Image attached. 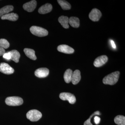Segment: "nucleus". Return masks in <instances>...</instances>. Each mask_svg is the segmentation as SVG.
Returning <instances> with one entry per match:
<instances>
[{
	"mask_svg": "<svg viewBox=\"0 0 125 125\" xmlns=\"http://www.w3.org/2000/svg\"><path fill=\"white\" fill-rule=\"evenodd\" d=\"M37 5V1L35 0H33L24 4L23 5V8L26 11L31 12L36 9Z\"/></svg>",
	"mask_w": 125,
	"mask_h": 125,
	"instance_id": "9",
	"label": "nucleus"
},
{
	"mask_svg": "<svg viewBox=\"0 0 125 125\" xmlns=\"http://www.w3.org/2000/svg\"><path fill=\"white\" fill-rule=\"evenodd\" d=\"M19 16L17 14L12 13H8L2 16L1 17V19L3 20H7L10 21H15L18 20Z\"/></svg>",
	"mask_w": 125,
	"mask_h": 125,
	"instance_id": "14",
	"label": "nucleus"
},
{
	"mask_svg": "<svg viewBox=\"0 0 125 125\" xmlns=\"http://www.w3.org/2000/svg\"><path fill=\"white\" fill-rule=\"evenodd\" d=\"M31 33L38 37H43L47 36L48 32L46 30L37 26H33L30 28Z\"/></svg>",
	"mask_w": 125,
	"mask_h": 125,
	"instance_id": "2",
	"label": "nucleus"
},
{
	"mask_svg": "<svg viewBox=\"0 0 125 125\" xmlns=\"http://www.w3.org/2000/svg\"><path fill=\"white\" fill-rule=\"evenodd\" d=\"M52 6L51 4H47L43 5L38 10V12L40 14H46L49 13L52 10Z\"/></svg>",
	"mask_w": 125,
	"mask_h": 125,
	"instance_id": "12",
	"label": "nucleus"
},
{
	"mask_svg": "<svg viewBox=\"0 0 125 125\" xmlns=\"http://www.w3.org/2000/svg\"><path fill=\"white\" fill-rule=\"evenodd\" d=\"M9 47L10 43L7 40L4 39H0V47L4 49H7Z\"/></svg>",
	"mask_w": 125,
	"mask_h": 125,
	"instance_id": "23",
	"label": "nucleus"
},
{
	"mask_svg": "<svg viewBox=\"0 0 125 125\" xmlns=\"http://www.w3.org/2000/svg\"><path fill=\"white\" fill-rule=\"evenodd\" d=\"M102 15V13L99 10L97 9H94L90 13L89 18L92 21L97 22L99 20Z\"/></svg>",
	"mask_w": 125,
	"mask_h": 125,
	"instance_id": "7",
	"label": "nucleus"
},
{
	"mask_svg": "<svg viewBox=\"0 0 125 125\" xmlns=\"http://www.w3.org/2000/svg\"><path fill=\"white\" fill-rule=\"evenodd\" d=\"M5 53V51L4 49L0 47V56L3 55Z\"/></svg>",
	"mask_w": 125,
	"mask_h": 125,
	"instance_id": "27",
	"label": "nucleus"
},
{
	"mask_svg": "<svg viewBox=\"0 0 125 125\" xmlns=\"http://www.w3.org/2000/svg\"><path fill=\"white\" fill-rule=\"evenodd\" d=\"M81 79L80 72L79 70H76L73 72L71 82L74 85L77 84Z\"/></svg>",
	"mask_w": 125,
	"mask_h": 125,
	"instance_id": "13",
	"label": "nucleus"
},
{
	"mask_svg": "<svg viewBox=\"0 0 125 125\" xmlns=\"http://www.w3.org/2000/svg\"><path fill=\"white\" fill-rule=\"evenodd\" d=\"M14 69L7 63H0V72L6 74H10L14 73Z\"/></svg>",
	"mask_w": 125,
	"mask_h": 125,
	"instance_id": "6",
	"label": "nucleus"
},
{
	"mask_svg": "<svg viewBox=\"0 0 125 125\" xmlns=\"http://www.w3.org/2000/svg\"><path fill=\"white\" fill-rule=\"evenodd\" d=\"M120 74V72L116 71L108 75L104 78L103 83L105 84L114 85L118 81Z\"/></svg>",
	"mask_w": 125,
	"mask_h": 125,
	"instance_id": "1",
	"label": "nucleus"
},
{
	"mask_svg": "<svg viewBox=\"0 0 125 125\" xmlns=\"http://www.w3.org/2000/svg\"><path fill=\"white\" fill-rule=\"evenodd\" d=\"M73 73V71L70 69H68L66 71L64 75V79L65 83H69L71 82Z\"/></svg>",
	"mask_w": 125,
	"mask_h": 125,
	"instance_id": "20",
	"label": "nucleus"
},
{
	"mask_svg": "<svg viewBox=\"0 0 125 125\" xmlns=\"http://www.w3.org/2000/svg\"><path fill=\"white\" fill-rule=\"evenodd\" d=\"M49 70L46 68H40L36 70L34 74L37 77L40 78H45L48 75Z\"/></svg>",
	"mask_w": 125,
	"mask_h": 125,
	"instance_id": "10",
	"label": "nucleus"
},
{
	"mask_svg": "<svg viewBox=\"0 0 125 125\" xmlns=\"http://www.w3.org/2000/svg\"><path fill=\"white\" fill-rule=\"evenodd\" d=\"M114 122L118 125H125V117L123 115L117 116L114 118Z\"/></svg>",
	"mask_w": 125,
	"mask_h": 125,
	"instance_id": "22",
	"label": "nucleus"
},
{
	"mask_svg": "<svg viewBox=\"0 0 125 125\" xmlns=\"http://www.w3.org/2000/svg\"><path fill=\"white\" fill-rule=\"evenodd\" d=\"M69 23L73 28H78L80 26V20L77 17H71L69 18Z\"/></svg>",
	"mask_w": 125,
	"mask_h": 125,
	"instance_id": "18",
	"label": "nucleus"
},
{
	"mask_svg": "<svg viewBox=\"0 0 125 125\" xmlns=\"http://www.w3.org/2000/svg\"><path fill=\"white\" fill-rule=\"evenodd\" d=\"M58 22L62 27L65 29H68L69 27V18L68 17L62 16L58 18Z\"/></svg>",
	"mask_w": 125,
	"mask_h": 125,
	"instance_id": "15",
	"label": "nucleus"
},
{
	"mask_svg": "<svg viewBox=\"0 0 125 125\" xmlns=\"http://www.w3.org/2000/svg\"><path fill=\"white\" fill-rule=\"evenodd\" d=\"M23 103L22 98L17 96L9 97L6 99L5 103L10 106H18L22 105Z\"/></svg>",
	"mask_w": 125,
	"mask_h": 125,
	"instance_id": "3",
	"label": "nucleus"
},
{
	"mask_svg": "<svg viewBox=\"0 0 125 125\" xmlns=\"http://www.w3.org/2000/svg\"><path fill=\"white\" fill-rule=\"evenodd\" d=\"M111 43L112 47L113 48H114V49L116 48V45H115V43H114V41H113V40H111Z\"/></svg>",
	"mask_w": 125,
	"mask_h": 125,
	"instance_id": "28",
	"label": "nucleus"
},
{
	"mask_svg": "<svg viewBox=\"0 0 125 125\" xmlns=\"http://www.w3.org/2000/svg\"><path fill=\"white\" fill-rule=\"evenodd\" d=\"M60 98L63 101H68L71 104H74L76 102L75 96L69 93H62L60 94Z\"/></svg>",
	"mask_w": 125,
	"mask_h": 125,
	"instance_id": "5",
	"label": "nucleus"
},
{
	"mask_svg": "<svg viewBox=\"0 0 125 125\" xmlns=\"http://www.w3.org/2000/svg\"><path fill=\"white\" fill-rule=\"evenodd\" d=\"M3 58L7 59V60H10V53L9 52L5 53L3 55Z\"/></svg>",
	"mask_w": 125,
	"mask_h": 125,
	"instance_id": "26",
	"label": "nucleus"
},
{
	"mask_svg": "<svg viewBox=\"0 0 125 125\" xmlns=\"http://www.w3.org/2000/svg\"><path fill=\"white\" fill-rule=\"evenodd\" d=\"M27 117L32 122H36L40 120L42 116V113L38 110L32 109L27 113Z\"/></svg>",
	"mask_w": 125,
	"mask_h": 125,
	"instance_id": "4",
	"label": "nucleus"
},
{
	"mask_svg": "<svg viewBox=\"0 0 125 125\" xmlns=\"http://www.w3.org/2000/svg\"><path fill=\"white\" fill-rule=\"evenodd\" d=\"M57 2L63 10H67L71 9V5L70 4L66 1L58 0Z\"/></svg>",
	"mask_w": 125,
	"mask_h": 125,
	"instance_id": "21",
	"label": "nucleus"
},
{
	"mask_svg": "<svg viewBox=\"0 0 125 125\" xmlns=\"http://www.w3.org/2000/svg\"><path fill=\"white\" fill-rule=\"evenodd\" d=\"M57 49L58 51L65 54H72L74 52V50L72 48L66 45H59L57 47Z\"/></svg>",
	"mask_w": 125,
	"mask_h": 125,
	"instance_id": "11",
	"label": "nucleus"
},
{
	"mask_svg": "<svg viewBox=\"0 0 125 125\" xmlns=\"http://www.w3.org/2000/svg\"><path fill=\"white\" fill-rule=\"evenodd\" d=\"M24 52L25 55L28 58L33 60H36L37 59V57L35 54V51L33 49L29 48H25L24 49Z\"/></svg>",
	"mask_w": 125,
	"mask_h": 125,
	"instance_id": "17",
	"label": "nucleus"
},
{
	"mask_svg": "<svg viewBox=\"0 0 125 125\" xmlns=\"http://www.w3.org/2000/svg\"><path fill=\"white\" fill-rule=\"evenodd\" d=\"M94 122L96 125H98L100 123L101 121V118L99 117L98 116H95L94 118Z\"/></svg>",
	"mask_w": 125,
	"mask_h": 125,
	"instance_id": "25",
	"label": "nucleus"
},
{
	"mask_svg": "<svg viewBox=\"0 0 125 125\" xmlns=\"http://www.w3.org/2000/svg\"><path fill=\"white\" fill-rule=\"evenodd\" d=\"M108 58L106 55H102L96 58L94 62L95 67H100L102 66L107 62Z\"/></svg>",
	"mask_w": 125,
	"mask_h": 125,
	"instance_id": "8",
	"label": "nucleus"
},
{
	"mask_svg": "<svg viewBox=\"0 0 125 125\" xmlns=\"http://www.w3.org/2000/svg\"><path fill=\"white\" fill-rule=\"evenodd\" d=\"M14 7L12 5H7L0 9V17L9 13V12L12 11Z\"/></svg>",
	"mask_w": 125,
	"mask_h": 125,
	"instance_id": "19",
	"label": "nucleus"
},
{
	"mask_svg": "<svg viewBox=\"0 0 125 125\" xmlns=\"http://www.w3.org/2000/svg\"><path fill=\"white\" fill-rule=\"evenodd\" d=\"M101 114V113L99 111H97L94 112L90 116L89 118L88 119L87 121H85L84 123V125H93V124L91 123V122H90L91 118L93 116H94L96 115H100Z\"/></svg>",
	"mask_w": 125,
	"mask_h": 125,
	"instance_id": "24",
	"label": "nucleus"
},
{
	"mask_svg": "<svg viewBox=\"0 0 125 125\" xmlns=\"http://www.w3.org/2000/svg\"><path fill=\"white\" fill-rule=\"evenodd\" d=\"M10 56V59L15 62H19V58L20 57V54L18 51L13 50L9 52Z\"/></svg>",
	"mask_w": 125,
	"mask_h": 125,
	"instance_id": "16",
	"label": "nucleus"
}]
</instances>
